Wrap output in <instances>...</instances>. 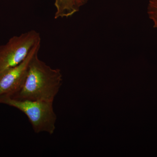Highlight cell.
<instances>
[{
    "mask_svg": "<svg viewBox=\"0 0 157 157\" xmlns=\"http://www.w3.org/2000/svg\"><path fill=\"white\" fill-rule=\"evenodd\" d=\"M41 42L40 34L32 30L11 37L6 44L0 45V76L23 61L34 46Z\"/></svg>",
    "mask_w": 157,
    "mask_h": 157,
    "instance_id": "3957f363",
    "label": "cell"
},
{
    "mask_svg": "<svg viewBox=\"0 0 157 157\" xmlns=\"http://www.w3.org/2000/svg\"><path fill=\"white\" fill-rule=\"evenodd\" d=\"M147 13L150 19L153 22L154 27L157 29V0H150Z\"/></svg>",
    "mask_w": 157,
    "mask_h": 157,
    "instance_id": "8992f818",
    "label": "cell"
},
{
    "mask_svg": "<svg viewBox=\"0 0 157 157\" xmlns=\"http://www.w3.org/2000/svg\"><path fill=\"white\" fill-rule=\"evenodd\" d=\"M40 46L41 42L34 46L23 61L7 70L0 76V104L8 98H13L21 89L31 59L34 54L39 52Z\"/></svg>",
    "mask_w": 157,
    "mask_h": 157,
    "instance_id": "277c9868",
    "label": "cell"
},
{
    "mask_svg": "<svg viewBox=\"0 0 157 157\" xmlns=\"http://www.w3.org/2000/svg\"><path fill=\"white\" fill-rule=\"evenodd\" d=\"M54 5L56 8V19L71 17L78 12L81 7L77 0H55Z\"/></svg>",
    "mask_w": 157,
    "mask_h": 157,
    "instance_id": "5b68a950",
    "label": "cell"
},
{
    "mask_svg": "<svg viewBox=\"0 0 157 157\" xmlns=\"http://www.w3.org/2000/svg\"><path fill=\"white\" fill-rule=\"evenodd\" d=\"M77 2L79 4L80 7L84 6L86 3L88 2L89 0H77Z\"/></svg>",
    "mask_w": 157,
    "mask_h": 157,
    "instance_id": "52a82bcc",
    "label": "cell"
},
{
    "mask_svg": "<svg viewBox=\"0 0 157 157\" xmlns=\"http://www.w3.org/2000/svg\"><path fill=\"white\" fill-rule=\"evenodd\" d=\"M38 53L36 52L31 59L22 88L11 98L53 102L63 82L61 71L40 60Z\"/></svg>",
    "mask_w": 157,
    "mask_h": 157,
    "instance_id": "6da1fadb",
    "label": "cell"
},
{
    "mask_svg": "<svg viewBox=\"0 0 157 157\" xmlns=\"http://www.w3.org/2000/svg\"><path fill=\"white\" fill-rule=\"evenodd\" d=\"M2 104L17 108L25 113L36 133L44 132L52 135L54 133L57 116L54 110L52 101L9 98Z\"/></svg>",
    "mask_w": 157,
    "mask_h": 157,
    "instance_id": "7a4b0ae2",
    "label": "cell"
}]
</instances>
